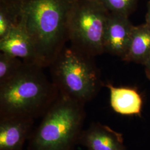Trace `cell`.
Returning <instances> with one entry per match:
<instances>
[{
    "instance_id": "1",
    "label": "cell",
    "mask_w": 150,
    "mask_h": 150,
    "mask_svg": "<svg viewBox=\"0 0 150 150\" xmlns=\"http://www.w3.org/2000/svg\"><path fill=\"white\" fill-rule=\"evenodd\" d=\"M76 0H25L21 22L43 67L50 66L69 40L70 17Z\"/></svg>"
},
{
    "instance_id": "2",
    "label": "cell",
    "mask_w": 150,
    "mask_h": 150,
    "mask_svg": "<svg viewBox=\"0 0 150 150\" xmlns=\"http://www.w3.org/2000/svg\"><path fill=\"white\" fill-rule=\"evenodd\" d=\"M44 67L25 64L10 80L0 85V118L42 117L59 95Z\"/></svg>"
},
{
    "instance_id": "3",
    "label": "cell",
    "mask_w": 150,
    "mask_h": 150,
    "mask_svg": "<svg viewBox=\"0 0 150 150\" xmlns=\"http://www.w3.org/2000/svg\"><path fill=\"white\" fill-rule=\"evenodd\" d=\"M86 117L85 104L59 94L33 129L27 150H74Z\"/></svg>"
},
{
    "instance_id": "4",
    "label": "cell",
    "mask_w": 150,
    "mask_h": 150,
    "mask_svg": "<svg viewBox=\"0 0 150 150\" xmlns=\"http://www.w3.org/2000/svg\"><path fill=\"white\" fill-rule=\"evenodd\" d=\"M92 57L72 47H64L50 66L52 82L59 94L85 104L103 85Z\"/></svg>"
},
{
    "instance_id": "5",
    "label": "cell",
    "mask_w": 150,
    "mask_h": 150,
    "mask_svg": "<svg viewBox=\"0 0 150 150\" xmlns=\"http://www.w3.org/2000/svg\"><path fill=\"white\" fill-rule=\"evenodd\" d=\"M109 13L99 0H76L69 22L71 46L92 57L104 53L103 35Z\"/></svg>"
},
{
    "instance_id": "6",
    "label": "cell",
    "mask_w": 150,
    "mask_h": 150,
    "mask_svg": "<svg viewBox=\"0 0 150 150\" xmlns=\"http://www.w3.org/2000/svg\"><path fill=\"white\" fill-rule=\"evenodd\" d=\"M134 27L128 16L110 12L103 35L104 52L123 59L129 48Z\"/></svg>"
},
{
    "instance_id": "7",
    "label": "cell",
    "mask_w": 150,
    "mask_h": 150,
    "mask_svg": "<svg viewBox=\"0 0 150 150\" xmlns=\"http://www.w3.org/2000/svg\"><path fill=\"white\" fill-rule=\"evenodd\" d=\"M0 50L20 59L25 64L43 67L32 39L21 22L0 39Z\"/></svg>"
},
{
    "instance_id": "8",
    "label": "cell",
    "mask_w": 150,
    "mask_h": 150,
    "mask_svg": "<svg viewBox=\"0 0 150 150\" xmlns=\"http://www.w3.org/2000/svg\"><path fill=\"white\" fill-rule=\"evenodd\" d=\"M79 144L88 150H127L122 134L98 122L83 129Z\"/></svg>"
},
{
    "instance_id": "9",
    "label": "cell",
    "mask_w": 150,
    "mask_h": 150,
    "mask_svg": "<svg viewBox=\"0 0 150 150\" xmlns=\"http://www.w3.org/2000/svg\"><path fill=\"white\" fill-rule=\"evenodd\" d=\"M35 120L22 117L0 118V150H23L33 131Z\"/></svg>"
},
{
    "instance_id": "10",
    "label": "cell",
    "mask_w": 150,
    "mask_h": 150,
    "mask_svg": "<svg viewBox=\"0 0 150 150\" xmlns=\"http://www.w3.org/2000/svg\"><path fill=\"white\" fill-rule=\"evenodd\" d=\"M103 86L110 92V103L113 111L122 116H141L144 101L137 88L116 87L110 83Z\"/></svg>"
},
{
    "instance_id": "11",
    "label": "cell",
    "mask_w": 150,
    "mask_h": 150,
    "mask_svg": "<svg viewBox=\"0 0 150 150\" xmlns=\"http://www.w3.org/2000/svg\"><path fill=\"white\" fill-rule=\"evenodd\" d=\"M150 58V27L145 23L134 26L129 48L122 60L144 65Z\"/></svg>"
},
{
    "instance_id": "12",
    "label": "cell",
    "mask_w": 150,
    "mask_h": 150,
    "mask_svg": "<svg viewBox=\"0 0 150 150\" xmlns=\"http://www.w3.org/2000/svg\"><path fill=\"white\" fill-rule=\"evenodd\" d=\"M22 2L0 0V39L21 21Z\"/></svg>"
},
{
    "instance_id": "13",
    "label": "cell",
    "mask_w": 150,
    "mask_h": 150,
    "mask_svg": "<svg viewBox=\"0 0 150 150\" xmlns=\"http://www.w3.org/2000/svg\"><path fill=\"white\" fill-rule=\"evenodd\" d=\"M22 59L11 54L1 52L0 85L10 80L21 70L25 64Z\"/></svg>"
},
{
    "instance_id": "14",
    "label": "cell",
    "mask_w": 150,
    "mask_h": 150,
    "mask_svg": "<svg viewBox=\"0 0 150 150\" xmlns=\"http://www.w3.org/2000/svg\"><path fill=\"white\" fill-rule=\"evenodd\" d=\"M109 12L129 16L134 11L138 0H99Z\"/></svg>"
},
{
    "instance_id": "15",
    "label": "cell",
    "mask_w": 150,
    "mask_h": 150,
    "mask_svg": "<svg viewBox=\"0 0 150 150\" xmlns=\"http://www.w3.org/2000/svg\"><path fill=\"white\" fill-rule=\"evenodd\" d=\"M145 66V73L148 79L150 80V58L144 64Z\"/></svg>"
},
{
    "instance_id": "16",
    "label": "cell",
    "mask_w": 150,
    "mask_h": 150,
    "mask_svg": "<svg viewBox=\"0 0 150 150\" xmlns=\"http://www.w3.org/2000/svg\"><path fill=\"white\" fill-rule=\"evenodd\" d=\"M146 23L150 27V1L147 4V11L146 15Z\"/></svg>"
},
{
    "instance_id": "17",
    "label": "cell",
    "mask_w": 150,
    "mask_h": 150,
    "mask_svg": "<svg viewBox=\"0 0 150 150\" xmlns=\"http://www.w3.org/2000/svg\"><path fill=\"white\" fill-rule=\"evenodd\" d=\"M11 1H17V2H22V1H25V0H11Z\"/></svg>"
}]
</instances>
